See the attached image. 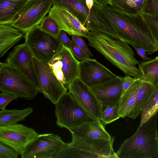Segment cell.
Segmentation results:
<instances>
[{
  "label": "cell",
  "instance_id": "6da1fadb",
  "mask_svg": "<svg viewBox=\"0 0 158 158\" xmlns=\"http://www.w3.org/2000/svg\"><path fill=\"white\" fill-rule=\"evenodd\" d=\"M92 8L110 26L121 40L143 48L151 55L158 51L151 31L140 13L130 14L107 5L94 2Z\"/></svg>",
  "mask_w": 158,
  "mask_h": 158
},
{
  "label": "cell",
  "instance_id": "7a4b0ae2",
  "mask_svg": "<svg viewBox=\"0 0 158 158\" xmlns=\"http://www.w3.org/2000/svg\"><path fill=\"white\" fill-rule=\"evenodd\" d=\"M88 44L102 54L126 75L141 78V71L136 65L139 62L127 42L104 33L89 31L86 37Z\"/></svg>",
  "mask_w": 158,
  "mask_h": 158
},
{
  "label": "cell",
  "instance_id": "3957f363",
  "mask_svg": "<svg viewBox=\"0 0 158 158\" xmlns=\"http://www.w3.org/2000/svg\"><path fill=\"white\" fill-rule=\"evenodd\" d=\"M158 113L125 140L116 152L118 158H158Z\"/></svg>",
  "mask_w": 158,
  "mask_h": 158
},
{
  "label": "cell",
  "instance_id": "277c9868",
  "mask_svg": "<svg viewBox=\"0 0 158 158\" xmlns=\"http://www.w3.org/2000/svg\"><path fill=\"white\" fill-rule=\"evenodd\" d=\"M72 135L71 142L65 143L53 158H118L113 148L114 137L90 139Z\"/></svg>",
  "mask_w": 158,
  "mask_h": 158
},
{
  "label": "cell",
  "instance_id": "5b68a950",
  "mask_svg": "<svg viewBox=\"0 0 158 158\" xmlns=\"http://www.w3.org/2000/svg\"><path fill=\"white\" fill-rule=\"evenodd\" d=\"M0 90L30 100L33 99L38 93L36 87L25 74L5 62L0 63Z\"/></svg>",
  "mask_w": 158,
  "mask_h": 158
},
{
  "label": "cell",
  "instance_id": "8992f818",
  "mask_svg": "<svg viewBox=\"0 0 158 158\" xmlns=\"http://www.w3.org/2000/svg\"><path fill=\"white\" fill-rule=\"evenodd\" d=\"M56 123L69 130L96 119L91 116L69 92H66L55 105Z\"/></svg>",
  "mask_w": 158,
  "mask_h": 158
},
{
  "label": "cell",
  "instance_id": "52a82bcc",
  "mask_svg": "<svg viewBox=\"0 0 158 158\" xmlns=\"http://www.w3.org/2000/svg\"><path fill=\"white\" fill-rule=\"evenodd\" d=\"M53 4L68 9L90 31L100 32L114 38H120L103 18L92 8L89 13L86 0H52Z\"/></svg>",
  "mask_w": 158,
  "mask_h": 158
},
{
  "label": "cell",
  "instance_id": "ba28073f",
  "mask_svg": "<svg viewBox=\"0 0 158 158\" xmlns=\"http://www.w3.org/2000/svg\"><path fill=\"white\" fill-rule=\"evenodd\" d=\"M24 38L33 56L48 64L63 46L58 38L42 31L38 26L26 33Z\"/></svg>",
  "mask_w": 158,
  "mask_h": 158
},
{
  "label": "cell",
  "instance_id": "9c48e42d",
  "mask_svg": "<svg viewBox=\"0 0 158 158\" xmlns=\"http://www.w3.org/2000/svg\"><path fill=\"white\" fill-rule=\"evenodd\" d=\"M34 70L37 78L38 92L56 105L66 92V89L56 77L48 64L32 57Z\"/></svg>",
  "mask_w": 158,
  "mask_h": 158
},
{
  "label": "cell",
  "instance_id": "30bf717a",
  "mask_svg": "<svg viewBox=\"0 0 158 158\" xmlns=\"http://www.w3.org/2000/svg\"><path fill=\"white\" fill-rule=\"evenodd\" d=\"M53 4L52 0L28 1L17 19L11 24L26 33L40 24Z\"/></svg>",
  "mask_w": 158,
  "mask_h": 158
},
{
  "label": "cell",
  "instance_id": "8fae6325",
  "mask_svg": "<svg viewBox=\"0 0 158 158\" xmlns=\"http://www.w3.org/2000/svg\"><path fill=\"white\" fill-rule=\"evenodd\" d=\"M38 135L34 129L22 124L0 125V142L21 155Z\"/></svg>",
  "mask_w": 158,
  "mask_h": 158
},
{
  "label": "cell",
  "instance_id": "7c38bea8",
  "mask_svg": "<svg viewBox=\"0 0 158 158\" xmlns=\"http://www.w3.org/2000/svg\"><path fill=\"white\" fill-rule=\"evenodd\" d=\"M65 143L61 137L53 133L39 135L26 148L22 158H53Z\"/></svg>",
  "mask_w": 158,
  "mask_h": 158
},
{
  "label": "cell",
  "instance_id": "4fadbf2b",
  "mask_svg": "<svg viewBox=\"0 0 158 158\" xmlns=\"http://www.w3.org/2000/svg\"><path fill=\"white\" fill-rule=\"evenodd\" d=\"M48 15L56 23L61 30L70 35L87 37L89 29L66 7L53 4Z\"/></svg>",
  "mask_w": 158,
  "mask_h": 158
},
{
  "label": "cell",
  "instance_id": "5bb4252c",
  "mask_svg": "<svg viewBox=\"0 0 158 158\" xmlns=\"http://www.w3.org/2000/svg\"><path fill=\"white\" fill-rule=\"evenodd\" d=\"M79 77L90 87L116 77V75L95 59L89 58L80 61Z\"/></svg>",
  "mask_w": 158,
  "mask_h": 158
},
{
  "label": "cell",
  "instance_id": "9a60e30c",
  "mask_svg": "<svg viewBox=\"0 0 158 158\" xmlns=\"http://www.w3.org/2000/svg\"><path fill=\"white\" fill-rule=\"evenodd\" d=\"M69 92L92 117L99 119L101 105L90 88L79 77L73 80L68 87Z\"/></svg>",
  "mask_w": 158,
  "mask_h": 158
},
{
  "label": "cell",
  "instance_id": "2e32d148",
  "mask_svg": "<svg viewBox=\"0 0 158 158\" xmlns=\"http://www.w3.org/2000/svg\"><path fill=\"white\" fill-rule=\"evenodd\" d=\"M33 56L31 52L26 44H21L14 47L5 62L20 70L37 89L38 82L32 61Z\"/></svg>",
  "mask_w": 158,
  "mask_h": 158
},
{
  "label": "cell",
  "instance_id": "e0dca14e",
  "mask_svg": "<svg viewBox=\"0 0 158 158\" xmlns=\"http://www.w3.org/2000/svg\"><path fill=\"white\" fill-rule=\"evenodd\" d=\"M123 77H117L90 87L100 103L119 101L122 95Z\"/></svg>",
  "mask_w": 158,
  "mask_h": 158
},
{
  "label": "cell",
  "instance_id": "ac0fdd59",
  "mask_svg": "<svg viewBox=\"0 0 158 158\" xmlns=\"http://www.w3.org/2000/svg\"><path fill=\"white\" fill-rule=\"evenodd\" d=\"M72 135L81 138L106 139L111 138L99 119L85 123L69 130Z\"/></svg>",
  "mask_w": 158,
  "mask_h": 158
},
{
  "label": "cell",
  "instance_id": "d6986e66",
  "mask_svg": "<svg viewBox=\"0 0 158 158\" xmlns=\"http://www.w3.org/2000/svg\"><path fill=\"white\" fill-rule=\"evenodd\" d=\"M57 55L61 62V69L68 87L74 79L79 77L80 61L74 56L70 48L63 45Z\"/></svg>",
  "mask_w": 158,
  "mask_h": 158
},
{
  "label": "cell",
  "instance_id": "ffe728a7",
  "mask_svg": "<svg viewBox=\"0 0 158 158\" xmlns=\"http://www.w3.org/2000/svg\"><path fill=\"white\" fill-rule=\"evenodd\" d=\"M25 34L12 24H0V57L24 37Z\"/></svg>",
  "mask_w": 158,
  "mask_h": 158
},
{
  "label": "cell",
  "instance_id": "44dd1931",
  "mask_svg": "<svg viewBox=\"0 0 158 158\" xmlns=\"http://www.w3.org/2000/svg\"><path fill=\"white\" fill-rule=\"evenodd\" d=\"M27 0H0V24H11L24 8Z\"/></svg>",
  "mask_w": 158,
  "mask_h": 158
},
{
  "label": "cell",
  "instance_id": "7402d4cb",
  "mask_svg": "<svg viewBox=\"0 0 158 158\" xmlns=\"http://www.w3.org/2000/svg\"><path fill=\"white\" fill-rule=\"evenodd\" d=\"M142 82L140 78H138L121 96L119 100L118 111L120 118H123L127 117L131 111Z\"/></svg>",
  "mask_w": 158,
  "mask_h": 158
},
{
  "label": "cell",
  "instance_id": "603a6c76",
  "mask_svg": "<svg viewBox=\"0 0 158 158\" xmlns=\"http://www.w3.org/2000/svg\"><path fill=\"white\" fill-rule=\"evenodd\" d=\"M155 89L150 84L143 81L132 108L127 117L134 120L141 114L144 106Z\"/></svg>",
  "mask_w": 158,
  "mask_h": 158
},
{
  "label": "cell",
  "instance_id": "cb8c5ba5",
  "mask_svg": "<svg viewBox=\"0 0 158 158\" xmlns=\"http://www.w3.org/2000/svg\"><path fill=\"white\" fill-rule=\"evenodd\" d=\"M143 76V82L148 83L158 89V56L152 60L143 62L138 65Z\"/></svg>",
  "mask_w": 158,
  "mask_h": 158
},
{
  "label": "cell",
  "instance_id": "d4e9b609",
  "mask_svg": "<svg viewBox=\"0 0 158 158\" xmlns=\"http://www.w3.org/2000/svg\"><path fill=\"white\" fill-rule=\"evenodd\" d=\"M33 110L31 107L18 110L5 109L0 111V125H9L17 123L24 120L32 113Z\"/></svg>",
  "mask_w": 158,
  "mask_h": 158
},
{
  "label": "cell",
  "instance_id": "484cf974",
  "mask_svg": "<svg viewBox=\"0 0 158 158\" xmlns=\"http://www.w3.org/2000/svg\"><path fill=\"white\" fill-rule=\"evenodd\" d=\"M101 105L99 119L105 126L119 118V101L103 102Z\"/></svg>",
  "mask_w": 158,
  "mask_h": 158
},
{
  "label": "cell",
  "instance_id": "4316f807",
  "mask_svg": "<svg viewBox=\"0 0 158 158\" xmlns=\"http://www.w3.org/2000/svg\"><path fill=\"white\" fill-rule=\"evenodd\" d=\"M158 89H155L144 106L141 113V126L158 113Z\"/></svg>",
  "mask_w": 158,
  "mask_h": 158
},
{
  "label": "cell",
  "instance_id": "83f0119b",
  "mask_svg": "<svg viewBox=\"0 0 158 158\" xmlns=\"http://www.w3.org/2000/svg\"><path fill=\"white\" fill-rule=\"evenodd\" d=\"M38 27L42 31L56 38L61 30L56 23L48 15L45 17Z\"/></svg>",
  "mask_w": 158,
  "mask_h": 158
},
{
  "label": "cell",
  "instance_id": "f1b7e54d",
  "mask_svg": "<svg viewBox=\"0 0 158 158\" xmlns=\"http://www.w3.org/2000/svg\"><path fill=\"white\" fill-rule=\"evenodd\" d=\"M48 64L57 78L68 90V86L61 69V62L57 54L52 58Z\"/></svg>",
  "mask_w": 158,
  "mask_h": 158
},
{
  "label": "cell",
  "instance_id": "f546056e",
  "mask_svg": "<svg viewBox=\"0 0 158 158\" xmlns=\"http://www.w3.org/2000/svg\"><path fill=\"white\" fill-rule=\"evenodd\" d=\"M140 14L149 28L158 48V16L151 15L143 13Z\"/></svg>",
  "mask_w": 158,
  "mask_h": 158
},
{
  "label": "cell",
  "instance_id": "4dcf8cb0",
  "mask_svg": "<svg viewBox=\"0 0 158 158\" xmlns=\"http://www.w3.org/2000/svg\"><path fill=\"white\" fill-rule=\"evenodd\" d=\"M141 13L158 16V0H144Z\"/></svg>",
  "mask_w": 158,
  "mask_h": 158
},
{
  "label": "cell",
  "instance_id": "1f68e13d",
  "mask_svg": "<svg viewBox=\"0 0 158 158\" xmlns=\"http://www.w3.org/2000/svg\"><path fill=\"white\" fill-rule=\"evenodd\" d=\"M19 155L15 150L0 142V158H17Z\"/></svg>",
  "mask_w": 158,
  "mask_h": 158
},
{
  "label": "cell",
  "instance_id": "d6a6232c",
  "mask_svg": "<svg viewBox=\"0 0 158 158\" xmlns=\"http://www.w3.org/2000/svg\"><path fill=\"white\" fill-rule=\"evenodd\" d=\"M70 50L74 56L81 61L90 58V56L83 49L78 46L74 41L71 40Z\"/></svg>",
  "mask_w": 158,
  "mask_h": 158
},
{
  "label": "cell",
  "instance_id": "836d02e7",
  "mask_svg": "<svg viewBox=\"0 0 158 158\" xmlns=\"http://www.w3.org/2000/svg\"><path fill=\"white\" fill-rule=\"evenodd\" d=\"M18 98L14 94L2 92L0 94V110L5 109L6 107L10 102Z\"/></svg>",
  "mask_w": 158,
  "mask_h": 158
},
{
  "label": "cell",
  "instance_id": "e575fe53",
  "mask_svg": "<svg viewBox=\"0 0 158 158\" xmlns=\"http://www.w3.org/2000/svg\"><path fill=\"white\" fill-rule=\"evenodd\" d=\"M72 40H73L78 46L85 51L90 57L93 56V54L81 36L76 35H72Z\"/></svg>",
  "mask_w": 158,
  "mask_h": 158
},
{
  "label": "cell",
  "instance_id": "d590c367",
  "mask_svg": "<svg viewBox=\"0 0 158 158\" xmlns=\"http://www.w3.org/2000/svg\"><path fill=\"white\" fill-rule=\"evenodd\" d=\"M111 6L115 7L124 12L133 14L131 9L127 5V0H110Z\"/></svg>",
  "mask_w": 158,
  "mask_h": 158
},
{
  "label": "cell",
  "instance_id": "8d00e7d4",
  "mask_svg": "<svg viewBox=\"0 0 158 158\" xmlns=\"http://www.w3.org/2000/svg\"><path fill=\"white\" fill-rule=\"evenodd\" d=\"M66 33L64 30H60L57 38L63 46L70 49L72 40L69 38Z\"/></svg>",
  "mask_w": 158,
  "mask_h": 158
},
{
  "label": "cell",
  "instance_id": "74e56055",
  "mask_svg": "<svg viewBox=\"0 0 158 158\" xmlns=\"http://www.w3.org/2000/svg\"><path fill=\"white\" fill-rule=\"evenodd\" d=\"M138 78L132 77L129 75H126L123 77L121 85L122 93L121 96L124 93L131 85Z\"/></svg>",
  "mask_w": 158,
  "mask_h": 158
},
{
  "label": "cell",
  "instance_id": "f35d334b",
  "mask_svg": "<svg viewBox=\"0 0 158 158\" xmlns=\"http://www.w3.org/2000/svg\"><path fill=\"white\" fill-rule=\"evenodd\" d=\"M131 45L133 47L137 53L143 60L148 61L152 60V59L146 56V54H147L148 52V51L143 48H139L133 45Z\"/></svg>",
  "mask_w": 158,
  "mask_h": 158
},
{
  "label": "cell",
  "instance_id": "ab89813d",
  "mask_svg": "<svg viewBox=\"0 0 158 158\" xmlns=\"http://www.w3.org/2000/svg\"><path fill=\"white\" fill-rule=\"evenodd\" d=\"M94 1L96 4L99 6L111 5L110 0H94Z\"/></svg>",
  "mask_w": 158,
  "mask_h": 158
},
{
  "label": "cell",
  "instance_id": "60d3db41",
  "mask_svg": "<svg viewBox=\"0 0 158 158\" xmlns=\"http://www.w3.org/2000/svg\"><path fill=\"white\" fill-rule=\"evenodd\" d=\"M86 3L88 7L89 13L91 12V9L93 6L94 1V0H86Z\"/></svg>",
  "mask_w": 158,
  "mask_h": 158
},
{
  "label": "cell",
  "instance_id": "b9f144b4",
  "mask_svg": "<svg viewBox=\"0 0 158 158\" xmlns=\"http://www.w3.org/2000/svg\"><path fill=\"white\" fill-rule=\"evenodd\" d=\"M27 0L29 1V0Z\"/></svg>",
  "mask_w": 158,
  "mask_h": 158
},
{
  "label": "cell",
  "instance_id": "7bdbcfd3",
  "mask_svg": "<svg viewBox=\"0 0 158 158\" xmlns=\"http://www.w3.org/2000/svg\"></svg>",
  "mask_w": 158,
  "mask_h": 158
}]
</instances>
